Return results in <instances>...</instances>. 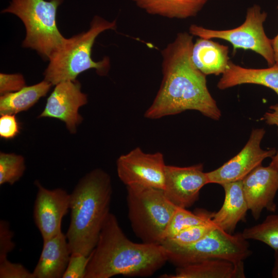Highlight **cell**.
Masks as SVG:
<instances>
[{
  "mask_svg": "<svg viewBox=\"0 0 278 278\" xmlns=\"http://www.w3.org/2000/svg\"><path fill=\"white\" fill-rule=\"evenodd\" d=\"M162 245L167 250L168 261L177 267L211 258L242 262L251 254L248 242L241 233L230 234L218 227L189 246Z\"/></svg>",
  "mask_w": 278,
  "mask_h": 278,
  "instance_id": "obj_7",
  "label": "cell"
},
{
  "mask_svg": "<svg viewBox=\"0 0 278 278\" xmlns=\"http://www.w3.org/2000/svg\"><path fill=\"white\" fill-rule=\"evenodd\" d=\"M63 0H12L2 13L15 14L23 22L26 37L22 46L37 51L48 60L65 43L56 21L58 7Z\"/></svg>",
  "mask_w": 278,
  "mask_h": 278,
  "instance_id": "obj_5",
  "label": "cell"
},
{
  "mask_svg": "<svg viewBox=\"0 0 278 278\" xmlns=\"http://www.w3.org/2000/svg\"><path fill=\"white\" fill-rule=\"evenodd\" d=\"M148 14L169 19L195 16L209 0H131Z\"/></svg>",
  "mask_w": 278,
  "mask_h": 278,
  "instance_id": "obj_20",
  "label": "cell"
},
{
  "mask_svg": "<svg viewBox=\"0 0 278 278\" xmlns=\"http://www.w3.org/2000/svg\"><path fill=\"white\" fill-rule=\"evenodd\" d=\"M267 16L259 5L249 7L244 23L236 28L227 30H214L193 24L189 32L193 36L212 39H220L230 42L233 51L237 49L251 50L260 55L271 66L274 64L271 39L265 33L264 23Z\"/></svg>",
  "mask_w": 278,
  "mask_h": 278,
  "instance_id": "obj_8",
  "label": "cell"
},
{
  "mask_svg": "<svg viewBox=\"0 0 278 278\" xmlns=\"http://www.w3.org/2000/svg\"><path fill=\"white\" fill-rule=\"evenodd\" d=\"M55 85L38 117L60 120L70 133L74 134L83 120L78 111L88 103L87 95L81 91V84L77 79L62 81Z\"/></svg>",
  "mask_w": 278,
  "mask_h": 278,
  "instance_id": "obj_11",
  "label": "cell"
},
{
  "mask_svg": "<svg viewBox=\"0 0 278 278\" xmlns=\"http://www.w3.org/2000/svg\"><path fill=\"white\" fill-rule=\"evenodd\" d=\"M271 44L275 63L278 64V33L271 39Z\"/></svg>",
  "mask_w": 278,
  "mask_h": 278,
  "instance_id": "obj_32",
  "label": "cell"
},
{
  "mask_svg": "<svg viewBox=\"0 0 278 278\" xmlns=\"http://www.w3.org/2000/svg\"><path fill=\"white\" fill-rule=\"evenodd\" d=\"M13 232L10 229L9 223L5 220L0 221V260L7 258L9 253L15 248L12 241Z\"/></svg>",
  "mask_w": 278,
  "mask_h": 278,
  "instance_id": "obj_29",
  "label": "cell"
},
{
  "mask_svg": "<svg viewBox=\"0 0 278 278\" xmlns=\"http://www.w3.org/2000/svg\"><path fill=\"white\" fill-rule=\"evenodd\" d=\"M116 28V20L109 22L95 16L89 30L66 38L63 46L51 57L43 73L44 80L56 85L75 80L80 74L90 69H95L100 76L106 75L110 69L109 58L105 57L101 61H94L91 57L92 48L100 33Z\"/></svg>",
  "mask_w": 278,
  "mask_h": 278,
  "instance_id": "obj_4",
  "label": "cell"
},
{
  "mask_svg": "<svg viewBox=\"0 0 278 278\" xmlns=\"http://www.w3.org/2000/svg\"><path fill=\"white\" fill-rule=\"evenodd\" d=\"M221 185L224 191L223 203L218 211L213 213L212 220L218 228L233 234L238 223L245 219L249 208L241 180Z\"/></svg>",
  "mask_w": 278,
  "mask_h": 278,
  "instance_id": "obj_16",
  "label": "cell"
},
{
  "mask_svg": "<svg viewBox=\"0 0 278 278\" xmlns=\"http://www.w3.org/2000/svg\"><path fill=\"white\" fill-rule=\"evenodd\" d=\"M26 86L24 76L21 74H0L1 95L18 91Z\"/></svg>",
  "mask_w": 278,
  "mask_h": 278,
  "instance_id": "obj_28",
  "label": "cell"
},
{
  "mask_svg": "<svg viewBox=\"0 0 278 278\" xmlns=\"http://www.w3.org/2000/svg\"><path fill=\"white\" fill-rule=\"evenodd\" d=\"M89 256L84 278H110L118 275L150 276L168 259L167 250L161 244L130 240L111 213Z\"/></svg>",
  "mask_w": 278,
  "mask_h": 278,
  "instance_id": "obj_2",
  "label": "cell"
},
{
  "mask_svg": "<svg viewBox=\"0 0 278 278\" xmlns=\"http://www.w3.org/2000/svg\"><path fill=\"white\" fill-rule=\"evenodd\" d=\"M90 256L71 253L62 278H84Z\"/></svg>",
  "mask_w": 278,
  "mask_h": 278,
  "instance_id": "obj_26",
  "label": "cell"
},
{
  "mask_svg": "<svg viewBox=\"0 0 278 278\" xmlns=\"http://www.w3.org/2000/svg\"><path fill=\"white\" fill-rule=\"evenodd\" d=\"M271 275L274 278H278V249L274 251V263Z\"/></svg>",
  "mask_w": 278,
  "mask_h": 278,
  "instance_id": "obj_33",
  "label": "cell"
},
{
  "mask_svg": "<svg viewBox=\"0 0 278 278\" xmlns=\"http://www.w3.org/2000/svg\"><path fill=\"white\" fill-rule=\"evenodd\" d=\"M166 165L162 153H146L140 147L116 161L117 175L126 186L136 185L163 190Z\"/></svg>",
  "mask_w": 278,
  "mask_h": 278,
  "instance_id": "obj_9",
  "label": "cell"
},
{
  "mask_svg": "<svg viewBox=\"0 0 278 278\" xmlns=\"http://www.w3.org/2000/svg\"><path fill=\"white\" fill-rule=\"evenodd\" d=\"M34 183L38 191L33 218L44 240L62 232V220L70 210V194L61 188H46L38 181Z\"/></svg>",
  "mask_w": 278,
  "mask_h": 278,
  "instance_id": "obj_13",
  "label": "cell"
},
{
  "mask_svg": "<svg viewBox=\"0 0 278 278\" xmlns=\"http://www.w3.org/2000/svg\"><path fill=\"white\" fill-rule=\"evenodd\" d=\"M218 227L212 220L186 229L161 244L178 247L192 245L198 241L214 229Z\"/></svg>",
  "mask_w": 278,
  "mask_h": 278,
  "instance_id": "obj_25",
  "label": "cell"
},
{
  "mask_svg": "<svg viewBox=\"0 0 278 278\" xmlns=\"http://www.w3.org/2000/svg\"><path fill=\"white\" fill-rule=\"evenodd\" d=\"M242 84L263 85L274 91L278 96V64L266 68H249L230 61L217 83V88L224 90Z\"/></svg>",
  "mask_w": 278,
  "mask_h": 278,
  "instance_id": "obj_18",
  "label": "cell"
},
{
  "mask_svg": "<svg viewBox=\"0 0 278 278\" xmlns=\"http://www.w3.org/2000/svg\"><path fill=\"white\" fill-rule=\"evenodd\" d=\"M52 85L44 79L36 84L26 86L18 91L1 95L0 115H16L28 110L46 96Z\"/></svg>",
  "mask_w": 278,
  "mask_h": 278,
  "instance_id": "obj_21",
  "label": "cell"
},
{
  "mask_svg": "<svg viewBox=\"0 0 278 278\" xmlns=\"http://www.w3.org/2000/svg\"><path fill=\"white\" fill-rule=\"evenodd\" d=\"M246 239L260 241L273 249H278V215H270L261 223L246 228L241 233Z\"/></svg>",
  "mask_w": 278,
  "mask_h": 278,
  "instance_id": "obj_23",
  "label": "cell"
},
{
  "mask_svg": "<svg viewBox=\"0 0 278 278\" xmlns=\"http://www.w3.org/2000/svg\"><path fill=\"white\" fill-rule=\"evenodd\" d=\"M162 278H244V262L236 263L221 258H211L182 267L175 274Z\"/></svg>",
  "mask_w": 278,
  "mask_h": 278,
  "instance_id": "obj_17",
  "label": "cell"
},
{
  "mask_svg": "<svg viewBox=\"0 0 278 278\" xmlns=\"http://www.w3.org/2000/svg\"><path fill=\"white\" fill-rule=\"evenodd\" d=\"M39 260L32 273L34 278H61L71 252L66 234L62 232L44 240Z\"/></svg>",
  "mask_w": 278,
  "mask_h": 278,
  "instance_id": "obj_15",
  "label": "cell"
},
{
  "mask_svg": "<svg viewBox=\"0 0 278 278\" xmlns=\"http://www.w3.org/2000/svg\"><path fill=\"white\" fill-rule=\"evenodd\" d=\"M272 160L270 165L275 168L278 171V149L275 154L271 157Z\"/></svg>",
  "mask_w": 278,
  "mask_h": 278,
  "instance_id": "obj_34",
  "label": "cell"
},
{
  "mask_svg": "<svg viewBox=\"0 0 278 278\" xmlns=\"http://www.w3.org/2000/svg\"><path fill=\"white\" fill-rule=\"evenodd\" d=\"M277 9H278V6H277Z\"/></svg>",
  "mask_w": 278,
  "mask_h": 278,
  "instance_id": "obj_35",
  "label": "cell"
},
{
  "mask_svg": "<svg viewBox=\"0 0 278 278\" xmlns=\"http://www.w3.org/2000/svg\"><path fill=\"white\" fill-rule=\"evenodd\" d=\"M207 184L202 164L187 167L166 165L163 191L176 206L186 208L192 206L198 199L201 188Z\"/></svg>",
  "mask_w": 278,
  "mask_h": 278,
  "instance_id": "obj_12",
  "label": "cell"
},
{
  "mask_svg": "<svg viewBox=\"0 0 278 278\" xmlns=\"http://www.w3.org/2000/svg\"><path fill=\"white\" fill-rule=\"evenodd\" d=\"M126 187L128 218L133 232L143 242L161 244L177 206L163 189L136 185Z\"/></svg>",
  "mask_w": 278,
  "mask_h": 278,
  "instance_id": "obj_6",
  "label": "cell"
},
{
  "mask_svg": "<svg viewBox=\"0 0 278 278\" xmlns=\"http://www.w3.org/2000/svg\"><path fill=\"white\" fill-rule=\"evenodd\" d=\"M271 112H266L261 120L269 125H276L278 127V104L272 105L269 107Z\"/></svg>",
  "mask_w": 278,
  "mask_h": 278,
  "instance_id": "obj_31",
  "label": "cell"
},
{
  "mask_svg": "<svg viewBox=\"0 0 278 278\" xmlns=\"http://www.w3.org/2000/svg\"><path fill=\"white\" fill-rule=\"evenodd\" d=\"M191 57L196 68L206 76L222 74L230 61L228 46L202 38L194 43Z\"/></svg>",
  "mask_w": 278,
  "mask_h": 278,
  "instance_id": "obj_19",
  "label": "cell"
},
{
  "mask_svg": "<svg viewBox=\"0 0 278 278\" xmlns=\"http://www.w3.org/2000/svg\"><path fill=\"white\" fill-rule=\"evenodd\" d=\"M109 175L100 168L87 173L70 194L71 220L66 233L71 253L88 256L95 248L110 212Z\"/></svg>",
  "mask_w": 278,
  "mask_h": 278,
  "instance_id": "obj_3",
  "label": "cell"
},
{
  "mask_svg": "<svg viewBox=\"0 0 278 278\" xmlns=\"http://www.w3.org/2000/svg\"><path fill=\"white\" fill-rule=\"evenodd\" d=\"M20 127L15 114H4L0 117V137L11 140L20 133Z\"/></svg>",
  "mask_w": 278,
  "mask_h": 278,
  "instance_id": "obj_30",
  "label": "cell"
},
{
  "mask_svg": "<svg viewBox=\"0 0 278 278\" xmlns=\"http://www.w3.org/2000/svg\"><path fill=\"white\" fill-rule=\"evenodd\" d=\"M265 132L264 128L252 130L248 142L237 154L219 168L206 172L209 183L221 185L242 180L253 170L262 165L265 159L272 157L276 150L274 148L263 150L260 147Z\"/></svg>",
  "mask_w": 278,
  "mask_h": 278,
  "instance_id": "obj_10",
  "label": "cell"
},
{
  "mask_svg": "<svg viewBox=\"0 0 278 278\" xmlns=\"http://www.w3.org/2000/svg\"><path fill=\"white\" fill-rule=\"evenodd\" d=\"M212 214L213 213L204 210L199 209L193 213L185 208L177 206L164 232L162 242L189 227L210 221Z\"/></svg>",
  "mask_w": 278,
  "mask_h": 278,
  "instance_id": "obj_22",
  "label": "cell"
},
{
  "mask_svg": "<svg viewBox=\"0 0 278 278\" xmlns=\"http://www.w3.org/2000/svg\"><path fill=\"white\" fill-rule=\"evenodd\" d=\"M193 39L189 33H178L162 50L163 78L152 104L144 114L146 118L155 119L196 110L212 119H220L221 113L208 90L206 75L192 61Z\"/></svg>",
  "mask_w": 278,
  "mask_h": 278,
  "instance_id": "obj_1",
  "label": "cell"
},
{
  "mask_svg": "<svg viewBox=\"0 0 278 278\" xmlns=\"http://www.w3.org/2000/svg\"><path fill=\"white\" fill-rule=\"evenodd\" d=\"M26 169L25 159L20 154L0 152V185H11L20 180Z\"/></svg>",
  "mask_w": 278,
  "mask_h": 278,
  "instance_id": "obj_24",
  "label": "cell"
},
{
  "mask_svg": "<svg viewBox=\"0 0 278 278\" xmlns=\"http://www.w3.org/2000/svg\"><path fill=\"white\" fill-rule=\"evenodd\" d=\"M1 278H34L22 264L9 261L7 258L0 260Z\"/></svg>",
  "mask_w": 278,
  "mask_h": 278,
  "instance_id": "obj_27",
  "label": "cell"
},
{
  "mask_svg": "<svg viewBox=\"0 0 278 278\" xmlns=\"http://www.w3.org/2000/svg\"><path fill=\"white\" fill-rule=\"evenodd\" d=\"M249 210L257 220L263 210L275 212L274 199L278 190V171L269 164L257 167L242 180Z\"/></svg>",
  "mask_w": 278,
  "mask_h": 278,
  "instance_id": "obj_14",
  "label": "cell"
}]
</instances>
